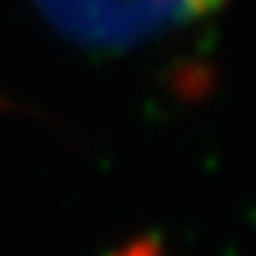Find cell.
Returning <instances> with one entry per match:
<instances>
[{"label": "cell", "mask_w": 256, "mask_h": 256, "mask_svg": "<svg viewBox=\"0 0 256 256\" xmlns=\"http://www.w3.org/2000/svg\"><path fill=\"white\" fill-rule=\"evenodd\" d=\"M65 34L93 44H126L188 19V0H38Z\"/></svg>", "instance_id": "cell-1"}, {"label": "cell", "mask_w": 256, "mask_h": 256, "mask_svg": "<svg viewBox=\"0 0 256 256\" xmlns=\"http://www.w3.org/2000/svg\"><path fill=\"white\" fill-rule=\"evenodd\" d=\"M114 256H167L160 247V241H152V238H139V241L126 244L124 250H118Z\"/></svg>", "instance_id": "cell-2"}]
</instances>
